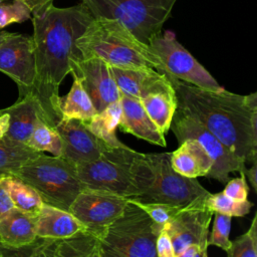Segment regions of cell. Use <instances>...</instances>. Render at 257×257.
<instances>
[{"label": "cell", "mask_w": 257, "mask_h": 257, "mask_svg": "<svg viewBox=\"0 0 257 257\" xmlns=\"http://www.w3.org/2000/svg\"><path fill=\"white\" fill-rule=\"evenodd\" d=\"M252 167L250 169H247L245 176L248 177L249 179V183L251 184V186L253 187L254 191H257V164L256 161L252 163Z\"/></svg>", "instance_id": "cell-40"}, {"label": "cell", "mask_w": 257, "mask_h": 257, "mask_svg": "<svg viewBox=\"0 0 257 257\" xmlns=\"http://www.w3.org/2000/svg\"><path fill=\"white\" fill-rule=\"evenodd\" d=\"M176 257H208V248L193 244L186 247Z\"/></svg>", "instance_id": "cell-38"}, {"label": "cell", "mask_w": 257, "mask_h": 257, "mask_svg": "<svg viewBox=\"0 0 257 257\" xmlns=\"http://www.w3.org/2000/svg\"><path fill=\"white\" fill-rule=\"evenodd\" d=\"M0 71L17 84L19 97L31 92L35 80L32 36L10 33L0 44Z\"/></svg>", "instance_id": "cell-13"}, {"label": "cell", "mask_w": 257, "mask_h": 257, "mask_svg": "<svg viewBox=\"0 0 257 257\" xmlns=\"http://www.w3.org/2000/svg\"><path fill=\"white\" fill-rule=\"evenodd\" d=\"M147 114L161 131L166 135L169 131L173 116L177 109V97L175 89L149 94L140 99Z\"/></svg>", "instance_id": "cell-24"}, {"label": "cell", "mask_w": 257, "mask_h": 257, "mask_svg": "<svg viewBox=\"0 0 257 257\" xmlns=\"http://www.w3.org/2000/svg\"><path fill=\"white\" fill-rule=\"evenodd\" d=\"M55 239L39 238L21 247H9L0 243L1 257H55Z\"/></svg>", "instance_id": "cell-29"}, {"label": "cell", "mask_w": 257, "mask_h": 257, "mask_svg": "<svg viewBox=\"0 0 257 257\" xmlns=\"http://www.w3.org/2000/svg\"><path fill=\"white\" fill-rule=\"evenodd\" d=\"M71 72L76 73L90 97L96 112L120 98V91L112 77L109 65L96 57L76 61Z\"/></svg>", "instance_id": "cell-15"}, {"label": "cell", "mask_w": 257, "mask_h": 257, "mask_svg": "<svg viewBox=\"0 0 257 257\" xmlns=\"http://www.w3.org/2000/svg\"><path fill=\"white\" fill-rule=\"evenodd\" d=\"M170 128L179 144L187 139H195L205 149L213 160V167L207 175L208 178L226 184L229 181V174L232 172H239L241 176H245L246 163L238 159L204 125L179 108L175 111Z\"/></svg>", "instance_id": "cell-9"}, {"label": "cell", "mask_w": 257, "mask_h": 257, "mask_svg": "<svg viewBox=\"0 0 257 257\" xmlns=\"http://www.w3.org/2000/svg\"><path fill=\"white\" fill-rule=\"evenodd\" d=\"M3 110L9 115V127L6 136L23 144H26L40 120L54 126L38 98L31 92L19 97L15 103Z\"/></svg>", "instance_id": "cell-17"}, {"label": "cell", "mask_w": 257, "mask_h": 257, "mask_svg": "<svg viewBox=\"0 0 257 257\" xmlns=\"http://www.w3.org/2000/svg\"><path fill=\"white\" fill-rule=\"evenodd\" d=\"M35 80L31 90L54 124L61 119L59 85L81 59L75 45L93 16L82 4L58 8L53 4L33 14Z\"/></svg>", "instance_id": "cell-1"}, {"label": "cell", "mask_w": 257, "mask_h": 257, "mask_svg": "<svg viewBox=\"0 0 257 257\" xmlns=\"http://www.w3.org/2000/svg\"><path fill=\"white\" fill-rule=\"evenodd\" d=\"M205 204L213 213L219 212L231 217H242L247 215L254 205L248 200L234 201L225 196L223 192L216 194L209 193L205 199Z\"/></svg>", "instance_id": "cell-30"}, {"label": "cell", "mask_w": 257, "mask_h": 257, "mask_svg": "<svg viewBox=\"0 0 257 257\" xmlns=\"http://www.w3.org/2000/svg\"><path fill=\"white\" fill-rule=\"evenodd\" d=\"M121 116L120 99L111 102L101 111L96 112L86 123L88 128L107 146L112 148L125 147L116 137L115 131Z\"/></svg>", "instance_id": "cell-23"}, {"label": "cell", "mask_w": 257, "mask_h": 257, "mask_svg": "<svg viewBox=\"0 0 257 257\" xmlns=\"http://www.w3.org/2000/svg\"><path fill=\"white\" fill-rule=\"evenodd\" d=\"M54 254L55 257H102L99 239L86 231L57 240Z\"/></svg>", "instance_id": "cell-27"}, {"label": "cell", "mask_w": 257, "mask_h": 257, "mask_svg": "<svg viewBox=\"0 0 257 257\" xmlns=\"http://www.w3.org/2000/svg\"><path fill=\"white\" fill-rule=\"evenodd\" d=\"M75 45L81 59L96 57L109 66L163 70L158 56L115 19L93 17Z\"/></svg>", "instance_id": "cell-3"}, {"label": "cell", "mask_w": 257, "mask_h": 257, "mask_svg": "<svg viewBox=\"0 0 257 257\" xmlns=\"http://www.w3.org/2000/svg\"><path fill=\"white\" fill-rule=\"evenodd\" d=\"M82 189L109 192L126 199L142 194L151 169L146 154L128 148L107 147L98 159L75 165Z\"/></svg>", "instance_id": "cell-4"}, {"label": "cell", "mask_w": 257, "mask_h": 257, "mask_svg": "<svg viewBox=\"0 0 257 257\" xmlns=\"http://www.w3.org/2000/svg\"><path fill=\"white\" fill-rule=\"evenodd\" d=\"M26 145L39 153L48 152L53 157H61L62 155V142L59 134L54 126L43 120L36 124Z\"/></svg>", "instance_id": "cell-28"}, {"label": "cell", "mask_w": 257, "mask_h": 257, "mask_svg": "<svg viewBox=\"0 0 257 257\" xmlns=\"http://www.w3.org/2000/svg\"><path fill=\"white\" fill-rule=\"evenodd\" d=\"M4 184L14 208L30 215L37 217L43 201L39 194L27 183L14 175H1Z\"/></svg>", "instance_id": "cell-25"}, {"label": "cell", "mask_w": 257, "mask_h": 257, "mask_svg": "<svg viewBox=\"0 0 257 257\" xmlns=\"http://www.w3.org/2000/svg\"><path fill=\"white\" fill-rule=\"evenodd\" d=\"M177 0H82L93 17L115 19L149 45L161 33Z\"/></svg>", "instance_id": "cell-7"}, {"label": "cell", "mask_w": 257, "mask_h": 257, "mask_svg": "<svg viewBox=\"0 0 257 257\" xmlns=\"http://www.w3.org/2000/svg\"><path fill=\"white\" fill-rule=\"evenodd\" d=\"M31 11L32 15L44 11L47 7L53 4V0H20Z\"/></svg>", "instance_id": "cell-39"}, {"label": "cell", "mask_w": 257, "mask_h": 257, "mask_svg": "<svg viewBox=\"0 0 257 257\" xmlns=\"http://www.w3.org/2000/svg\"><path fill=\"white\" fill-rule=\"evenodd\" d=\"M30 9L20 0H13L12 3H6L0 0V29L12 24L21 23L31 19Z\"/></svg>", "instance_id": "cell-33"}, {"label": "cell", "mask_w": 257, "mask_h": 257, "mask_svg": "<svg viewBox=\"0 0 257 257\" xmlns=\"http://www.w3.org/2000/svg\"><path fill=\"white\" fill-rule=\"evenodd\" d=\"M149 46L162 63V73L208 90L218 91L223 88L176 39L172 31L158 34L151 40Z\"/></svg>", "instance_id": "cell-10"}, {"label": "cell", "mask_w": 257, "mask_h": 257, "mask_svg": "<svg viewBox=\"0 0 257 257\" xmlns=\"http://www.w3.org/2000/svg\"><path fill=\"white\" fill-rule=\"evenodd\" d=\"M227 257H257V214L246 233L231 241Z\"/></svg>", "instance_id": "cell-31"}, {"label": "cell", "mask_w": 257, "mask_h": 257, "mask_svg": "<svg viewBox=\"0 0 257 257\" xmlns=\"http://www.w3.org/2000/svg\"><path fill=\"white\" fill-rule=\"evenodd\" d=\"M0 257H1V255H0Z\"/></svg>", "instance_id": "cell-44"}, {"label": "cell", "mask_w": 257, "mask_h": 257, "mask_svg": "<svg viewBox=\"0 0 257 257\" xmlns=\"http://www.w3.org/2000/svg\"><path fill=\"white\" fill-rule=\"evenodd\" d=\"M3 113V110L2 109H0V114H2Z\"/></svg>", "instance_id": "cell-43"}, {"label": "cell", "mask_w": 257, "mask_h": 257, "mask_svg": "<svg viewBox=\"0 0 257 257\" xmlns=\"http://www.w3.org/2000/svg\"><path fill=\"white\" fill-rule=\"evenodd\" d=\"M156 251L158 257H176L173 243L168 232L163 227L157 236Z\"/></svg>", "instance_id": "cell-36"}, {"label": "cell", "mask_w": 257, "mask_h": 257, "mask_svg": "<svg viewBox=\"0 0 257 257\" xmlns=\"http://www.w3.org/2000/svg\"><path fill=\"white\" fill-rule=\"evenodd\" d=\"M207 196L208 194L200 196L182 207L164 226L171 238L176 255L193 244L204 248L209 247L207 240L213 212L205 204Z\"/></svg>", "instance_id": "cell-12"}, {"label": "cell", "mask_w": 257, "mask_h": 257, "mask_svg": "<svg viewBox=\"0 0 257 257\" xmlns=\"http://www.w3.org/2000/svg\"><path fill=\"white\" fill-rule=\"evenodd\" d=\"M85 231V227L68 211L43 203L36 219L37 237L62 240Z\"/></svg>", "instance_id": "cell-19"}, {"label": "cell", "mask_w": 257, "mask_h": 257, "mask_svg": "<svg viewBox=\"0 0 257 257\" xmlns=\"http://www.w3.org/2000/svg\"><path fill=\"white\" fill-rule=\"evenodd\" d=\"M11 175L29 184L44 204L65 211H68L75 197L83 190L75 165L61 157H49L43 153Z\"/></svg>", "instance_id": "cell-5"}, {"label": "cell", "mask_w": 257, "mask_h": 257, "mask_svg": "<svg viewBox=\"0 0 257 257\" xmlns=\"http://www.w3.org/2000/svg\"><path fill=\"white\" fill-rule=\"evenodd\" d=\"M11 32H7V31H0V44L10 35Z\"/></svg>", "instance_id": "cell-42"}, {"label": "cell", "mask_w": 257, "mask_h": 257, "mask_svg": "<svg viewBox=\"0 0 257 257\" xmlns=\"http://www.w3.org/2000/svg\"><path fill=\"white\" fill-rule=\"evenodd\" d=\"M128 200L124 197L97 190H82L69 206L72 214L86 232L101 238L108 227L124 211Z\"/></svg>", "instance_id": "cell-11"}, {"label": "cell", "mask_w": 257, "mask_h": 257, "mask_svg": "<svg viewBox=\"0 0 257 257\" xmlns=\"http://www.w3.org/2000/svg\"><path fill=\"white\" fill-rule=\"evenodd\" d=\"M146 156L152 171L150 184L142 195L127 200L184 207L196 198L210 193L196 179L177 173L171 166L170 153H153Z\"/></svg>", "instance_id": "cell-8"}, {"label": "cell", "mask_w": 257, "mask_h": 257, "mask_svg": "<svg viewBox=\"0 0 257 257\" xmlns=\"http://www.w3.org/2000/svg\"><path fill=\"white\" fill-rule=\"evenodd\" d=\"M109 67L112 77L122 94L141 99L152 93L174 90L167 75L156 69Z\"/></svg>", "instance_id": "cell-16"}, {"label": "cell", "mask_w": 257, "mask_h": 257, "mask_svg": "<svg viewBox=\"0 0 257 257\" xmlns=\"http://www.w3.org/2000/svg\"><path fill=\"white\" fill-rule=\"evenodd\" d=\"M163 227L127 202L123 213L99 238L102 257H158L156 241Z\"/></svg>", "instance_id": "cell-6"}, {"label": "cell", "mask_w": 257, "mask_h": 257, "mask_svg": "<svg viewBox=\"0 0 257 257\" xmlns=\"http://www.w3.org/2000/svg\"><path fill=\"white\" fill-rule=\"evenodd\" d=\"M72 85L68 93L59 98V110L61 118H74L87 122L95 113L96 109L82 86L79 76L71 72Z\"/></svg>", "instance_id": "cell-22"}, {"label": "cell", "mask_w": 257, "mask_h": 257, "mask_svg": "<svg viewBox=\"0 0 257 257\" xmlns=\"http://www.w3.org/2000/svg\"><path fill=\"white\" fill-rule=\"evenodd\" d=\"M14 208L13 203L9 197V194L2 183L1 175H0V219H2L5 215L8 214V212Z\"/></svg>", "instance_id": "cell-37"}, {"label": "cell", "mask_w": 257, "mask_h": 257, "mask_svg": "<svg viewBox=\"0 0 257 257\" xmlns=\"http://www.w3.org/2000/svg\"><path fill=\"white\" fill-rule=\"evenodd\" d=\"M176 97L177 108L210 131L238 159H257V93L241 95L224 88H200L167 75Z\"/></svg>", "instance_id": "cell-2"}, {"label": "cell", "mask_w": 257, "mask_h": 257, "mask_svg": "<svg viewBox=\"0 0 257 257\" xmlns=\"http://www.w3.org/2000/svg\"><path fill=\"white\" fill-rule=\"evenodd\" d=\"M214 221L211 234L208 236L207 244L208 246H217L225 251L230 248L231 241L229 239L231 220L232 217L219 212H214Z\"/></svg>", "instance_id": "cell-32"}, {"label": "cell", "mask_w": 257, "mask_h": 257, "mask_svg": "<svg viewBox=\"0 0 257 257\" xmlns=\"http://www.w3.org/2000/svg\"><path fill=\"white\" fill-rule=\"evenodd\" d=\"M249 188L246 183V176L240 178H234L226 183L223 194L234 201H245L247 200Z\"/></svg>", "instance_id": "cell-35"}, {"label": "cell", "mask_w": 257, "mask_h": 257, "mask_svg": "<svg viewBox=\"0 0 257 257\" xmlns=\"http://www.w3.org/2000/svg\"><path fill=\"white\" fill-rule=\"evenodd\" d=\"M121 116L118 127L137 138L143 139L153 145L165 147V135L157 127L147 114L140 99L120 93Z\"/></svg>", "instance_id": "cell-18"}, {"label": "cell", "mask_w": 257, "mask_h": 257, "mask_svg": "<svg viewBox=\"0 0 257 257\" xmlns=\"http://www.w3.org/2000/svg\"><path fill=\"white\" fill-rule=\"evenodd\" d=\"M41 153L7 136L0 139V175H11Z\"/></svg>", "instance_id": "cell-26"}, {"label": "cell", "mask_w": 257, "mask_h": 257, "mask_svg": "<svg viewBox=\"0 0 257 257\" xmlns=\"http://www.w3.org/2000/svg\"><path fill=\"white\" fill-rule=\"evenodd\" d=\"M36 219L16 208L0 219V243L9 247H21L36 239Z\"/></svg>", "instance_id": "cell-21"}, {"label": "cell", "mask_w": 257, "mask_h": 257, "mask_svg": "<svg viewBox=\"0 0 257 257\" xmlns=\"http://www.w3.org/2000/svg\"><path fill=\"white\" fill-rule=\"evenodd\" d=\"M8 127H9V115L7 112L3 110V113L0 114V139L6 136Z\"/></svg>", "instance_id": "cell-41"}, {"label": "cell", "mask_w": 257, "mask_h": 257, "mask_svg": "<svg viewBox=\"0 0 257 257\" xmlns=\"http://www.w3.org/2000/svg\"><path fill=\"white\" fill-rule=\"evenodd\" d=\"M140 207L147 215L160 227H164L168 224L180 211L181 206L166 204V203H141L136 201H131Z\"/></svg>", "instance_id": "cell-34"}, {"label": "cell", "mask_w": 257, "mask_h": 257, "mask_svg": "<svg viewBox=\"0 0 257 257\" xmlns=\"http://www.w3.org/2000/svg\"><path fill=\"white\" fill-rule=\"evenodd\" d=\"M62 142L61 158L78 165L101 157L107 146L86 125L74 118H61L55 125Z\"/></svg>", "instance_id": "cell-14"}, {"label": "cell", "mask_w": 257, "mask_h": 257, "mask_svg": "<svg viewBox=\"0 0 257 257\" xmlns=\"http://www.w3.org/2000/svg\"><path fill=\"white\" fill-rule=\"evenodd\" d=\"M179 148L170 153L172 168L187 178L207 177L213 167V160L195 139H187Z\"/></svg>", "instance_id": "cell-20"}]
</instances>
